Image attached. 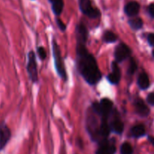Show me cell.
<instances>
[{"label":"cell","instance_id":"52a82bcc","mask_svg":"<svg viewBox=\"0 0 154 154\" xmlns=\"http://www.w3.org/2000/svg\"><path fill=\"white\" fill-rule=\"evenodd\" d=\"M11 137L10 129L4 121L0 123V151L6 147Z\"/></svg>","mask_w":154,"mask_h":154},{"label":"cell","instance_id":"3957f363","mask_svg":"<svg viewBox=\"0 0 154 154\" xmlns=\"http://www.w3.org/2000/svg\"><path fill=\"white\" fill-rule=\"evenodd\" d=\"M112 101L108 98H104L101 99L99 102H93L92 104V111L96 115L99 116L101 119H108L113 113Z\"/></svg>","mask_w":154,"mask_h":154},{"label":"cell","instance_id":"ac0fdd59","mask_svg":"<svg viewBox=\"0 0 154 154\" xmlns=\"http://www.w3.org/2000/svg\"><path fill=\"white\" fill-rule=\"evenodd\" d=\"M128 23L133 30H138L143 26V20L140 17L131 18L130 20H129Z\"/></svg>","mask_w":154,"mask_h":154},{"label":"cell","instance_id":"484cf974","mask_svg":"<svg viewBox=\"0 0 154 154\" xmlns=\"http://www.w3.org/2000/svg\"><path fill=\"white\" fill-rule=\"evenodd\" d=\"M148 140L150 143L152 144V145L154 147V137L153 136H148Z\"/></svg>","mask_w":154,"mask_h":154},{"label":"cell","instance_id":"30bf717a","mask_svg":"<svg viewBox=\"0 0 154 154\" xmlns=\"http://www.w3.org/2000/svg\"><path fill=\"white\" fill-rule=\"evenodd\" d=\"M75 35H76L77 43L87 44L89 37V32L87 26L83 23H79L76 26Z\"/></svg>","mask_w":154,"mask_h":154},{"label":"cell","instance_id":"d4e9b609","mask_svg":"<svg viewBox=\"0 0 154 154\" xmlns=\"http://www.w3.org/2000/svg\"><path fill=\"white\" fill-rule=\"evenodd\" d=\"M148 12L150 14V16L154 18V3L150 4L148 7Z\"/></svg>","mask_w":154,"mask_h":154},{"label":"cell","instance_id":"5b68a950","mask_svg":"<svg viewBox=\"0 0 154 154\" xmlns=\"http://www.w3.org/2000/svg\"><path fill=\"white\" fill-rule=\"evenodd\" d=\"M26 69L29 79L33 83L37 82L38 79L37 62H36L35 54L32 51H31L28 54V63H27Z\"/></svg>","mask_w":154,"mask_h":154},{"label":"cell","instance_id":"8992f818","mask_svg":"<svg viewBox=\"0 0 154 154\" xmlns=\"http://www.w3.org/2000/svg\"><path fill=\"white\" fill-rule=\"evenodd\" d=\"M131 53H132V51L129 47L125 43L121 42L116 47L114 50V57L115 59V62L117 63H122L126 59L130 57Z\"/></svg>","mask_w":154,"mask_h":154},{"label":"cell","instance_id":"6da1fadb","mask_svg":"<svg viewBox=\"0 0 154 154\" xmlns=\"http://www.w3.org/2000/svg\"><path fill=\"white\" fill-rule=\"evenodd\" d=\"M85 43H77L76 66L78 72L90 85L97 84L102 79V73L94 56L88 51Z\"/></svg>","mask_w":154,"mask_h":154},{"label":"cell","instance_id":"e0dca14e","mask_svg":"<svg viewBox=\"0 0 154 154\" xmlns=\"http://www.w3.org/2000/svg\"><path fill=\"white\" fill-rule=\"evenodd\" d=\"M118 39L117 35L115 34L113 32L109 31V30H107L104 32L103 36H102V41H103L105 43L107 44H111L116 42Z\"/></svg>","mask_w":154,"mask_h":154},{"label":"cell","instance_id":"ffe728a7","mask_svg":"<svg viewBox=\"0 0 154 154\" xmlns=\"http://www.w3.org/2000/svg\"><path fill=\"white\" fill-rule=\"evenodd\" d=\"M137 69H138V66H137V63L135 62V60L133 58L130 59V62H129V67H128L127 70V74L129 75H132L135 74V72H136Z\"/></svg>","mask_w":154,"mask_h":154},{"label":"cell","instance_id":"7a4b0ae2","mask_svg":"<svg viewBox=\"0 0 154 154\" xmlns=\"http://www.w3.org/2000/svg\"><path fill=\"white\" fill-rule=\"evenodd\" d=\"M52 52L54 61V66H55L57 75H58L63 81H66L68 80L67 72H66V68H65V64L64 62H63V57H62L60 46H59V45L57 44L55 38L53 39L52 42Z\"/></svg>","mask_w":154,"mask_h":154},{"label":"cell","instance_id":"4316f807","mask_svg":"<svg viewBox=\"0 0 154 154\" xmlns=\"http://www.w3.org/2000/svg\"><path fill=\"white\" fill-rule=\"evenodd\" d=\"M152 54H153V56L154 57V50L153 51V52H152Z\"/></svg>","mask_w":154,"mask_h":154},{"label":"cell","instance_id":"9c48e42d","mask_svg":"<svg viewBox=\"0 0 154 154\" xmlns=\"http://www.w3.org/2000/svg\"><path fill=\"white\" fill-rule=\"evenodd\" d=\"M111 69H112V72L111 73L108 74L107 76V79L110 84L117 85L120 83V79H121V72H120L118 63H116L115 61L111 63Z\"/></svg>","mask_w":154,"mask_h":154},{"label":"cell","instance_id":"603a6c76","mask_svg":"<svg viewBox=\"0 0 154 154\" xmlns=\"http://www.w3.org/2000/svg\"><path fill=\"white\" fill-rule=\"evenodd\" d=\"M147 102L150 105H154V93H151L148 94L147 97Z\"/></svg>","mask_w":154,"mask_h":154},{"label":"cell","instance_id":"cb8c5ba5","mask_svg":"<svg viewBox=\"0 0 154 154\" xmlns=\"http://www.w3.org/2000/svg\"><path fill=\"white\" fill-rule=\"evenodd\" d=\"M147 41H148V43L150 46L154 47V33L150 34L147 37Z\"/></svg>","mask_w":154,"mask_h":154},{"label":"cell","instance_id":"2e32d148","mask_svg":"<svg viewBox=\"0 0 154 154\" xmlns=\"http://www.w3.org/2000/svg\"><path fill=\"white\" fill-rule=\"evenodd\" d=\"M145 128H144V125L142 124L135 125V126H134L130 130V134L133 138H140V137L144 136V135H145Z\"/></svg>","mask_w":154,"mask_h":154},{"label":"cell","instance_id":"5bb4252c","mask_svg":"<svg viewBox=\"0 0 154 154\" xmlns=\"http://www.w3.org/2000/svg\"><path fill=\"white\" fill-rule=\"evenodd\" d=\"M137 84L141 90H146L150 86V80H149L148 75L145 72H142L141 74H140L138 78Z\"/></svg>","mask_w":154,"mask_h":154},{"label":"cell","instance_id":"7402d4cb","mask_svg":"<svg viewBox=\"0 0 154 154\" xmlns=\"http://www.w3.org/2000/svg\"><path fill=\"white\" fill-rule=\"evenodd\" d=\"M57 26H58V27L60 28V29L61 30V31H63V32L66 31V24H65L64 23H63V21H62L58 17L57 18Z\"/></svg>","mask_w":154,"mask_h":154},{"label":"cell","instance_id":"d6986e66","mask_svg":"<svg viewBox=\"0 0 154 154\" xmlns=\"http://www.w3.org/2000/svg\"><path fill=\"white\" fill-rule=\"evenodd\" d=\"M133 148L132 145L128 142H124L120 147V153L121 154H132Z\"/></svg>","mask_w":154,"mask_h":154},{"label":"cell","instance_id":"44dd1931","mask_svg":"<svg viewBox=\"0 0 154 154\" xmlns=\"http://www.w3.org/2000/svg\"><path fill=\"white\" fill-rule=\"evenodd\" d=\"M37 52H38V57H40L41 60H45L47 54H46V51H45V49L43 48V47H38L37 49Z\"/></svg>","mask_w":154,"mask_h":154},{"label":"cell","instance_id":"7c38bea8","mask_svg":"<svg viewBox=\"0 0 154 154\" xmlns=\"http://www.w3.org/2000/svg\"><path fill=\"white\" fill-rule=\"evenodd\" d=\"M140 11V5L138 2L132 1L128 2L124 7V12L128 17H135Z\"/></svg>","mask_w":154,"mask_h":154},{"label":"cell","instance_id":"9a60e30c","mask_svg":"<svg viewBox=\"0 0 154 154\" xmlns=\"http://www.w3.org/2000/svg\"><path fill=\"white\" fill-rule=\"evenodd\" d=\"M52 5V10L56 16H60L63 11L64 2L63 0H49Z\"/></svg>","mask_w":154,"mask_h":154},{"label":"cell","instance_id":"4fadbf2b","mask_svg":"<svg viewBox=\"0 0 154 154\" xmlns=\"http://www.w3.org/2000/svg\"><path fill=\"white\" fill-rule=\"evenodd\" d=\"M109 126L111 132H114L117 135H121L124 130V124L118 116L114 117L109 123Z\"/></svg>","mask_w":154,"mask_h":154},{"label":"cell","instance_id":"8fae6325","mask_svg":"<svg viewBox=\"0 0 154 154\" xmlns=\"http://www.w3.org/2000/svg\"><path fill=\"white\" fill-rule=\"evenodd\" d=\"M134 107H135V111H136L137 114L139 116H141V117H147L149 114H150L149 108L147 106L144 100L140 99V98H137L134 101Z\"/></svg>","mask_w":154,"mask_h":154},{"label":"cell","instance_id":"277c9868","mask_svg":"<svg viewBox=\"0 0 154 154\" xmlns=\"http://www.w3.org/2000/svg\"><path fill=\"white\" fill-rule=\"evenodd\" d=\"M78 4L81 12L89 18L96 19L101 16L100 11L93 7L90 0H78Z\"/></svg>","mask_w":154,"mask_h":154},{"label":"cell","instance_id":"ba28073f","mask_svg":"<svg viewBox=\"0 0 154 154\" xmlns=\"http://www.w3.org/2000/svg\"><path fill=\"white\" fill-rule=\"evenodd\" d=\"M116 146L113 141L105 139L99 143V148L96 154H114L116 153Z\"/></svg>","mask_w":154,"mask_h":154}]
</instances>
